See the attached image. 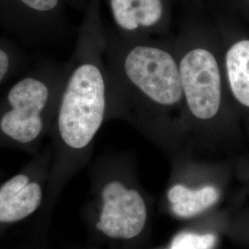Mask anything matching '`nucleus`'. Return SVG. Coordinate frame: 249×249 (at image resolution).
<instances>
[{
	"mask_svg": "<svg viewBox=\"0 0 249 249\" xmlns=\"http://www.w3.org/2000/svg\"><path fill=\"white\" fill-rule=\"evenodd\" d=\"M116 35L125 39L170 36L173 0H105Z\"/></svg>",
	"mask_w": 249,
	"mask_h": 249,
	"instance_id": "7",
	"label": "nucleus"
},
{
	"mask_svg": "<svg viewBox=\"0 0 249 249\" xmlns=\"http://www.w3.org/2000/svg\"><path fill=\"white\" fill-rule=\"evenodd\" d=\"M30 69V58L17 44L0 36V86Z\"/></svg>",
	"mask_w": 249,
	"mask_h": 249,
	"instance_id": "10",
	"label": "nucleus"
},
{
	"mask_svg": "<svg viewBox=\"0 0 249 249\" xmlns=\"http://www.w3.org/2000/svg\"><path fill=\"white\" fill-rule=\"evenodd\" d=\"M207 10L187 8L174 35L187 141L205 146L220 140L231 124L221 36Z\"/></svg>",
	"mask_w": 249,
	"mask_h": 249,
	"instance_id": "2",
	"label": "nucleus"
},
{
	"mask_svg": "<svg viewBox=\"0 0 249 249\" xmlns=\"http://www.w3.org/2000/svg\"><path fill=\"white\" fill-rule=\"evenodd\" d=\"M68 0H0V27L29 45L50 44L68 29Z\"/></svg>",
	"mask_w": 249,
	"mask_h": 249,
	"instance_id": "6",
	"label": "nucleus"
},
{
	"mask_svg": "<svg viewBox=\"0 0 249 249\" xmlns=\"http://www.w3.org/2000/svg\"><path fill=\"white\" fill-rule=\"evenodd\" d=\"M108 121L120 119L152 142L177 151L187 120L174 35L125 39L106 30Z\"/></svg>",
	"mask_w": 249,
	"mask_h": 249,
	"instance_id": "1",
	"label": "nucleus"
},
{
	"mask_svg": "<svg viewBox=\"0 0 249 249\" xmlns=\"http://www.w3.org/2000/svg\"><path fill=\"white\" fill-rule=\"evenodd\" d=\"M108 178L102 188V209L96 227L110 238L132 240L148 223L149 211L141 190L134 185L133 163L116 160L108 167Z\"/></svg>",
	"mask_w": 249,
	"mask_h": 249,
	"instance_id": "5",
	"label": "nucleus"
},
{
	"mask_svg": "<svg viewBox=\"0 0 249 249\" xmlns=\"http://www.w3.org/2000/svg\"><path fill=\"white\" fill-rule=\"evenodd\" d=\"M215 23L221 36L223 66L230 96L239 108L249 113V37L231 38L216 21Z\"/></svg>",
	"mask_w": 249,
	"mask_h": 249,
	"instance_id": "8",
	"label": "nucleus"
},
{
	"mask_svg": "<svg viewBox=\"0 0 249 249\" xmlns=\"http://www.w3.org/2000/svg\"><path fill=\"white\" fill-rule=\"evenodd\" d=\"M102 0H87L52 127L64 153L81 157L108 121Z\"/></svg>",
	"mask_w": 249,
	"mask_h": 249,
	"instance_id": "3",
	"label": "nucleus"
},
{
	"mask_svg": "<svg viewBox=\"0 0 249 249\" xmlns=\"http://www.w3.org/2000/svg\"><path fill=\"white\" fill-rule=\"evenodd\" d=\"M241 9L249 14V0H235Z\"/></svg>",
	"mask_w": 249,
	"mask_h": 249,
	"instance_id": "13",
	"label": "nucleus"
},
{
	"mask_svg": "<svg viewBox=\"0 0 249 249\" xmlns=\"http://www.w3.org/2000/svg\"><path fill=\"white\" fill-rule=\"evenodd\" d=\"M40 184L27 174L10 178L0 188V223L18 222L34 213L42 202Z\"/></svg>",
	"mask_w": 249,
	"mask_h": 249,
	"instance_id": "9",
	"label": "nucleus"
},
{
	"mask_svg": "<svg viewBox=\"0 0 249 249\" xmlns=\"http://www.w3.org/2000/svg\"><path fill=\"white\" fill-rule=\"evenodd\" d=\"M217 235L212 232L185 231L173 237L168 249H214Z\"/></svg>",
	"mask_w": 249,
	"mask_h": 249,
	"instance_id": "11",
	"label": "nucleus"
},
{
	"mask_svg": "<svg viewBox=\"0 0 249 249\" xmlns=\"http://www.w3.org/2000/svg\"><path fill=\"white\" fill-rule=\"evenodd\" d=\"M187 8L193 9H209L210 0H182Z\"/></svg>",
	"mask_w": 249,
	"mask_h": 249,
	"instance_id": "12",
	"label": "nucleus"
},
{
	"mask_svg": "<svg viewBox=\"0 0 249 249\" xmlns=\"http://www.w3.org/2000/svg\"><path fill=\"white\" fill-rule=\"evenodd\" d=\"M68 72V61L42 60L29 69L0 99V141L37 142L52 127Z\"/></svg>",
	"mask_w": 249,
	"mask_h": 249,
	"instance_id": "4",
	"label": "nucleus"
}]
</instances>
